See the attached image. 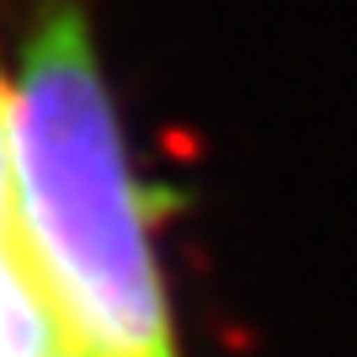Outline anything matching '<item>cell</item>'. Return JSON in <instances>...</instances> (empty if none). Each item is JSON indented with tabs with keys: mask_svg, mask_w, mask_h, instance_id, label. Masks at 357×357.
I'll use <instances>...</instances> for the list:
<instances>
[{
	"mask_svg": "<svg viewBox=\"0 0 357 357\" xmlns=\"http://www.w3.org/2000/svg\"><path fill=\"white\" fill-rule=\"evenodd\" d=\"M16 240L70 357H176L155 208L91 0H27L11 70Z\"/></svg>",
	"mask_w": 357,
	"mask_h": 357,
	"instance_id": "obj_1",
	"label": "cell"
},
{
	"mask_svg": "<svg viewBox=\"0 0 357 357\" xmlns=\"http://www.w3.org/2000/svg\"><path fill=\"white\" fill-rule=\"evenodd\" d=\"M59 352L64 336L11 229V235H0V357H59Z\"/></svg>",
	"mask_w": 357,
	"mask_h": 357,
	"instance_id": "obj_2",
	"label": "cell"
},
{
	"mask_svg": "<svg viewBox=\"0 0 357 357\" xmlns=\"http://www.w3.org/2000/svg\"><path fill=\"white\" fill-rule=\"evenodd\" d=\"M16 197H11V70L0 64V235L16 229Z\"/></svg>",
	"mask_w": 357,
	"mask_h": 357,
	"instance_id": "obj_3",
	"label": "cell"
},
{
	"mask_svg": "<svg viewBox=\"0 0 357 357\" xmlns=\"http://www.w3.org/2000/svg\"><path fill=\"white\" fill-rule=\"evenodd\" d=\"M59 357H70V352H59Z\"/></svg>",
	"mask_w": 357,
	"mask_h": 357,
	"instance_id": "obj_4",
	"label": "cell"
}]
</instances>
